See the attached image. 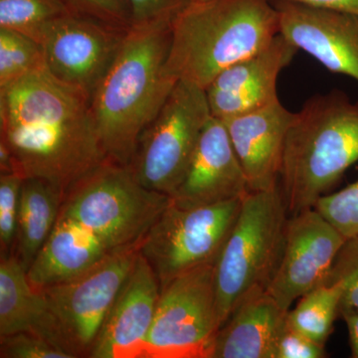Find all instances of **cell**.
Returning a JSON list of instances; mask_svg holds the SVG:
<instances>
[{
	"label": "cell",
	"mask_w": 358,
	"mask_h": 358,
	"mask_svg": "<svg viewBox=\"0 0 358 358\" xmlns=\"http://www.w3.org/2000/svg\"><path fill=\"white\" fill-rule=\"evenodd\" d=\"M211 117L205 90L178 80L138 138L128 166L134 178L148 189L171 196L182 180Z\"/></svg>",
	"instance_id": "cell-7"
},
{
	"label": "cell",
	"mask_w": 358,
	"mask_h": 358,
	"mask_svg": "<svg viewBox=\"0 0 358 358\" xmlns=\"http://www.w3.org/2000/svg\"><path fill=\"white\" fill-rule=\"evenodd\" d=\"M242 199L183 208L171 202L141 241L140 253L164 288L174 278L215 264L234 227Z\"/></svg>",
	"instance_id": "cell-8"
},
{
	"label": "cell",
	"mask_w": 358,
	"mask_h": 358,
	"mask_svg": "<svg viewBox=\"0 0 358 358\" xmlns=\"http://www.w3.org/2000/svg\"><path fill=\"white\" fill-rule=\"evenodd\" d=\"M287 313L267 289H254L219 329L213 358H275Z\"/></svg>",
	"instance_id": "cell-18"
},
{
	"label": "cell",
	"mask_w": 358,
	"mask_h": 358,
	"mask_svg": "<svg viewBox=\"0 0 358 358\" xmlns=\"http://www.w3.org/2000/svg\"><path fill=\"white\" fill-rule=\"evenodd\" d=\"M298 51L279 33L258 53L223 70L205 90L212 115L225 120L275 102L280 73Z\"/></svg>",
	"instance_id": "cell-16"
},
{
	"label": "cell",
	"mask_w": 358,
	"mask_h": 358,
	"mask_svg": "<svg viewBox=\"0 0 358 358\" xmlns=\"http://www.w3.org/2000/svg\"><path fill=\"white\" fill-rule=\"evenodd\" d=\"M20 173L0 174V248L1 256L13 253L17 233L21 188Z\"/></svg>",
	"instance_id": "cell-27"
},
{
	"label": "cell",
	"mask_w": 358,
	"mask_h": 358,
	"mask_svg": "<svg viewBox=\"0 0 358 358\" xmlns=\"http://www.w3.org/2000/svg\"><path fill=\"white\" fill-rule=\"evenodd\" d=\"M140 248L138 245L114 252L74 279L40 289L76 357H89Z\"/></svg>",
	"instance_id": "cell-10"
},
{
	"label": "cell",
	"mask_w": 358,
	"mask_h": 358,
	"mask_svg": "<svg viewBox=\"0 0 358 358\" xmlns=\"http://www.w3.org/2000/svg\"><path fill=\"white\" fill-rule=\"evenodd\" d=\"M0 136L18 173L45 179L64 195L107 160L91 96L47 69L0 89Z\"/></svg>",
	"instance_id": "cell-1"
},
{
	"label": "cell",
	"mask_w": 358,
	"mask_h": 358,
	"mask_svg": "<svg viewBox=\"0 0 358 358\" xmlns=\"http://www.w3.org/2000/svg\"><path fill=\"white\" fill-rule=\"evenodd\" d=\"M289 1L300 2L308 6L322 7L355 14L358 16V0H289Z\"/></svg>",
	"instance_id": "cell-32"
},
{
	"label": "cell",
	"mask_w": 358,
	"mask_h": 358,
	"mask_svg": "<svg viewBox=\"0 0 358 358\" xmlns=\"http://www.w3.org/2000/svg\"><path fill=\"white\" fill-rule=\"evenodd\" d=\"M324 345L315 343L305 334L286 326L282 329L275 346V358H324Z\"/></svg>",
	"instance_id": "cell-31"
},
{
	"label": "cell",
	"mask_w": 358,
	"mask_h": 358,
	"mask_svg": "<svg viewBox=\"0 0 358 358\" xmlns=\"http://www.w3.org/2000/svg\"><path fill=\"white\" fill-rule=\"evenodd\" d=\"M192 0H129L131 26L169 24Z\"/></svg>",
	"instance_id": "cell-30"
},
{
	"label": "cell",
	"mask_w": 358,
	"mask_h": 358,
	"mask_svg": "<svg viewBox=\"0 0 358 358\" xmlns=\"http://www.w3.org/2000/svg\"><path fill=\"white\" fill-rule=\"evenodd\" d=\"M64 196L62 190L45 179L23 180L13 254L26 272L53 229Z\"/></svg>",
	"instance_id": "cell-21"
},
{
	"label": "cell",
	"mask_w": 358,
	"mask_h": 358,
	"mask_svg": "<svg viewBox=\"0 0 358 358\" xmlns=\"http://www.w3.org/2000/svg\"><path fill=\"white\" fill-rule=\"evenodd\" d=\"M20 331L37 334L76 357L44 294L32 288L25 268L11 253L0 261V336Z\"/></svg>",
	"instance_id": "cell-19"
},
{
	"label": "cell",
	"mask_w": 358,
	"mask_h": 358,
	"mask_svg": "<svg viewBox=\"0 0 358 358\" xmlns=\"http://www.w3.org/2000/svg\"><path fill=\"white\" fill-rule=\"evenodd\" d=\"M280 34L331 72L358 82V16L289 0H273Z\"/></svg>",
	"instance_id": "cell-13"
},
{
	"label": "cell",
	"mask_w": 358,
	"mask_h": 358,
	"mask_svg": "<svg viewBox=\"0 0 358 358\" xmlns=\"http://www.w3.org/2000/svg\"><path fill=\"white\" fill-rule=\"evenodd\" d=\"M1 358H73L70 353L52 345L40 336L20 331L0 336Z\"/></svg>",
	"instance_id": "cell-28"
},
{
	"label": "cell",
	"mask_w": 358,
	"mask_h": 358,
	"mask_svg": "<svg viewBox=\"0 0 358 358\" xmlns=\"http://www.w3.org/2000/svg\"><path fill=\"white\" fill-rule=\"evenodd\" d=\"M324 282L341 287L339 312L345 310L358 312V236L345 240Z\"/></svg>",
	"instance_id": "cell-26"
},
{
	"label": "cell",
	"mask_w": 358,
	"mask_h": 358,
	"mask_svg": "<svg viewBox=\"0 0 358 358\" xmlns=\"http://www.w3.org/2000/svg\"><path fill=\"white\" fill-rule=\"evenodd\" d=\"M341 289L324 282L300 298L296 307L287 313V324L320 345H326L339 313Z\"/></svg>",
	"instance_id": "cell-22"
},
{
	"label": "cell",
	"mask_w": 358,
	"mask_h": 358,
	"mask_svg": "<svg viewBox=\"0 0 358 358\" xmlns=\"http://www.w3.org/2000/svg\"><path fill=\"white\" fill-rule=\"evenodd\" d=\"M250 192L225 124L212 115L182 180L169 196L171 202L192 208L242 199Z\"/></svg>",
	"instance_id": "cell-15"
},
{
	"label": "cell",
	"mask_w": 358,
	"mask_h": 358,
	"mask_svg": "<svg viewBox=\"0 0 358 358\" xmlns=\"http://www.w3.org/2000/svg\"><path fill=\"white\" fill-rule=\"evenodd\" d=\"M160 294L155 271L141 254L115 299L90 358H143Z\"/></svg>",
	"instance_id": "cell-14"
},
{
	"label": "cell",
	"mask_w": 358,
	"mask_h": 358,
	"mask_svg": "<svg viewBox=\"0 0 358 358\" xmlns=\"http://www.w3.org/2000/svg\"><path fill=\"white\" fill-rule=\"evenodd\" d=\"M47 69L41 45L26 35L0 28V89Z\"/></svg>",
	"instance_id": "cell-24"
},
{
	"label": "cell",
	"mask_w": 358,
	"mask_h": 358,
	"mask_svg": "<svg viewBox=\"0 0 358 358\" xmlns=\"http://www.w3.org/2000/svg\"><path fill=\"white\" fill-rule=\"evenodd\" d=\"M219 329L214 265L200 266L160 289L143 358H213Z\"/></svg>",
	"instance_id": "cell-9"
},
{
	"label": "cell",
	"mask_w": 358,
	"mask_h": 358,
	"mask_svg": "<svg viewBox=\"0 0 358 358\" xmlns=\"http://www.w3.org/2000/svg\"><path fill=\"white\" fill-rule=\"evenodd\" d=\"M358 162V102L333 90L308 99L289 124L279 185L292 215L313 208Z\"/></svg>",
	"instance_id": "cell-4"
},
{
	"label": "cell",
	"mask_w": 358,
	"mask_h": 358,
	"mask_svg": "<svg viewBox=\"0 0 358 358\" xmlns=\"http://www.w3.org/2000/svg\"><path fill=\"white\" fill-rule=\"evenodd\" d=\"M69 13L62 0H0V28L20 32L40 44L46 25Z\"/></svg>",
	"instance_id": "cell-23"
},
{
	"label": "cell",
	"mask_w": 358,
	"mask_h": 358,
	"mask_svg": "<svg viewBox=\"0 0 358 358\" xmlns=\"http://www.w3.org/2000/svg\"><path fill=\"white\" fill-rule=\"evenodd\" d=\"M169 203V195L148 189L128 166L107 159L68 190L59 215L115 252L141 245Z\"/></svg>",
	"instance_id": "cell-5"
},
{
	"label": "cell",
	"mask_w": 358,
	"mask_h": 358,
	"mask_svg": "<svg viewBox=\"0 0 358 358\" xmlns=\"http://www.w3.org/2000/svg\"><path fill=\"white\" fill-rule=\"evenodd\" d=\"M71 13L103 21L117 27H131L129 0H62Z\"/></svg>",
	"instance_id": "cell-29"
},
{
	"label": "cell",
	"mask_w": 358,
	"mask_h": 358,
	"mask_svg": "<svg viewBox=\"0 0 358 358\" xmlns=\"http://www.w3.org/2000/svg\"><path fill=\"white\" fill-rule=\"evenodd\" d=\"M294 115L278 99L261 109L222 120L251 192L279 183L285 141Z\"/></svg>",
	"instance_id": "cell-17"
},
{
	"label": "cell",
	"mask_w": 358,
	"mask_h": 358,
	"mask_svg": "<svg viewBox=\"0 0 358 358\" xmlns=\"http://www.w3.org/2000/svg\"><path fill=\"white\" fill-rule=\"evenodd\" d=\"M280 33L273 0H192L171 25L164 73L203 90Z\"/></svg>",
	"instance_id": "cell-3"
},
{
	"label": "cell",
	"mask_w": 358,
	"mask_h": 358,
	"mask_svg": "<svg viewBox=\"0 0 358 358\" xmlns=\"http://www.w3.org/2000/svg\"><path fill=\"white\" fill-rule=\"evenodd\" d=\"M129 30L80 14L60 16L46 25L40 40L47 70L91 96Z\"/></svg>",
	"instance_id": "cell-11"
},
{
	"label": "cell",
	"mask_w": 358,
	"mask_h": 358,
	"mask_svg": "<svg viewBox=\"0 0 358 358\" xmlns=\"http://www.w3.org/2000/svg\"><path fill=\"white\" fill-rule=\"evenodd\" d=\"M313 208L346 239L358 236V180L333 194H324Z\"/></svg>",
	"instance_id": "cell-25"
},
{
	"label": "cell",
	"mask_w": 358,
	"mask_h": 358,
	"mask_svg": "<svg viewBox=\"0 0 358 358\" xmlns=\"http://www.w3.org/2000/svg\"><path fill=\"white\" fill-rule=\"evenodd\" d=\"M339 315H343L346 326H348L352 357L358 358V312L345 310H341Z\"/></svg>",
	"instance_id": "cell-33"
},
{
	"label": "cell",
	"mask_w": 358,
	"mask_h": 358,
	"mask_svg": "<svg viewBox=\"0 0 358 358\" xmlns=\"http://www.w3.org/2000/svg\"><path fill=\"white\" fill-rule=\"evenodd\" d=\"M345 240L315 208L288 219L281 256L266 287L282 310L327 281Z\"/></svg>",
	"instance_id": "cell-12"
},
{
	"label": "cell",
	"mask_w": 358,
	"mask_h": 358,
	"mask_svg": "<svg viewBox=\"0 0 358 358\" xmlns=\"http://www.w3.org/2000/svg\"><path fill=\"white\" fill-rule=\"evenodd\" d=\"M287 214L279 183L250 192L242 200L234 227L214 264L220 327L247 294L267 287L281 256Z\"/></svg>",
	"instance_id": "cell-6"
},
{
	"label": "cell",
	"mask_w": 358,
	"mask_h": 358,
	"mask_svg": "<svg viewBox=\"0 0 358 358\" xmlns=\"http://www.w3.org/2000/svg\"><path fill=\"white\" fill-rule=\"evenodd\" d=\"M171 25L131 26L109 70L91 96L106 157L128 166L143 129L176 85L164 73Z\"/></svg>",
	"instance_id": "cell-2"
},
{
	"label": "cell",
	"mask_w": 358,
	"mask_h": 358,
	"mask_svg": "<svg viewBox=\"0 0 358 358\" xmlns=\"http://www.w3.org/2000/svg\"><path fill=\"white\" fill-rule=\"evenodd\" d=\"M112 253L114 251L95 234L75 221L59 215L26 272L28 281L32 288L40 291L74 279Z\"/></svg>",
	"instance_id": "cell-20"
}]
</instances>
